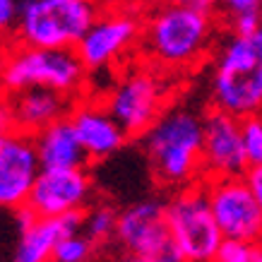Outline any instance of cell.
Listing matches in <instances>:
<instances>
[{
	"label": "cell",
	"mask_w": 262,
	"mask_h": 262,
	"mask_svg": "<svg viewBox=\"0 0 262 262\" xmlns=\"http://www.w3.org/2000/svg\"><path fill=\"white\" fill-rule=\"evenodd\" d=\"M214 19L173 0H154L142 12V60L166 75L198 68L214 36Z\"/></svg>",
	"instance_id": "cell-1"
},
{
	"label": "cell",
	"mask_w": 262,
	"mask_h": 262,
	"mask_svg": "<svg viewBox=\"0 0 262 262\" xmlns=\"http://www.w3.org/2000/svg\"><path fill=\"white\" fill-rule=\"evenodd\" d=\"M202 140L205 120L200 113L183 106L166 108L142 135L154 181L171 192L202 181Z\"/></svg>",
	"instance_id": "cell-2"
},
{
	"label": "cell",
	"mask_w": 262,
	"mask_h": 262,
	"mask_svg": "<svg viewBox=\"0 0 262 262\" xmlns=\"http://www.w3.org/2000/svg\"><path fill=\"white\" fill-rule=\"evenodd\" d=\"M212 106L238 118L262 111V29L219 48L212 72Z\"/></svg>",
	"instance_id": "cell-3"
},
{
	"label": "cell",
	"mask_w": 262,
	"mask_h": 262,
	"mask_svg": "<svg viewBox=\"0 0 262 262\" xmlns=\"http://www.w3.org/2000/svg\"><path fill=\"white\" fill-rule=\"evenodd\" d=\"M89 70L75 48L15 46L0 60V92L15 94L29 87H48L82 99Z\"/></svg>",
	"instance_id": "cell-4"
},
{
	"label": "cell",
	"mask_w": 262,
	"mask_h": 262,
	"mask_svg": "<svg viewBox=\"0 0 262 262\" xmlns=\"http://www.w3.org/2000/svg\"><path fill=\"white\" fill-rule=\"evenodd\" d=\"M101 10L99 0H24L17 39L34 48H77Z\"/></svg>",
	"instance_id": "cell-5"
},
{
	"label": "cell",
	"mask_w": 262,
	"mask_h": 262,
	"mask_svg": "<svg viewBox=\"0 0 262 262\" xmlns=\"http://www.w3.org/2000/svg\"><path fill=\"white\" fill-rule=\"evenodd\" d=\"M166 72L142 63L125 70L103 99L106 111L111 113L130 140H142L157 118L168 108Z\"/></svg>",
	"instance_id": "cell-6"
},
{
	"label": "cell",
	"mask_w": 262,
	"mask_h": 262,
	"mask_svg": "<svg viewBox=\"0 0 262 262\" xmlns=\"http://www.w3.org/2000/svg\"><path fill=\"white\" fill-rule=\"evenodd\" d=\"M166 216L185 262H214L224 233L214 219L205 181L171 192L166 198Z\"/></svg>",
	"instance_id": "cell-7"
},
{
	"label": "cell",
	"mask_w": 262,
	"mask_h": 262,
	"mask_svg": "<svg viewBox=\"0 0 262 262\" xmlns=\"http://www.w3.org/2000/svg\"><path fill=\"white\" fill-rule=\"evenodd\" d=\"M116 238L127 253L142 255L149 262H185L171 236L166 200L161 198H144L125 207L118 216Z\"/></svg>",
	"instance_id": "cell-8"
},
{
	"label": "cell",
	"mask_w": 262,
	"mask_h": 262,
	"mask_svg": "<svg viewBox=\"0 0 262 262\" xmlns=\"http://www.w3.org/2000/svg\"><path fill=\"white\" fill-rule=\"evenodd\" d=\"M140 36H142V12L103 8L75 51L89 72L103 70L120 60L130 48L140 46Z\"/></svg>",
	"instance_id": "cell-9"
},
{
	"label": "cell",
	"mask_w": 262,
	"mask_h": 262,
	"mask_svg": "<svg viewBox=\"0 0 262 262\" xmlns=\"http://www.w3.org/2000/svg\"><path fill=\"white\" fill-rule=\"evenodd\" d=\"M224 238L262 243V209L243 176L202 178Z\"/></svg>",
	"instance_id": "cell-10"
},
{
	"label": "cell",
	"mask_w": 262,
	"mask_h": 262,
	"mask_svg": "<svg viewBox=\"0 0 262 262\" xmlns=\"http://www.w3.org/2000/svg\"><path fill=\"white\" fill-rule=\"evenodd\" d=\"M205 140H202V178H236L250 168L243 147L241 118L233 113L209 106L202 116Z\"/></svg>",
	"instance_id": "cell-11"
},
{
	"label": "cell",
	"mask_w": 262,
	"mask_h": 262,
	"mask_svg": "<svg viewBox=\"0 0 262 262\" xmlns=\"http://www.w3.org/2000/svg\"><path fill=\"white\" fill-rule=\"evenodd\" d=\"M41 173L34 135L8 130L0 135V209L15 212L27 205Z\"/></svg>",
	"instance_id": "cell-12"
},
{
	"label": "cell",
	"mask_w": 262,
	"mask_h": 262,
	"mask_svg": "<svg viewBox=\"0 0 262 262\" xmlns=\"http://www.w3.org/2000/svg\"><path fill=\"white\" fill-rule=\"evenodd\" d=\"M94 183L87 168L41 171L36 176L27 207L41 219L65 216L70 212H84L92 205Z\"/></svg>",
	"instance_id": "cell-13"
},
{
	"label": "cell",
	"mask_w": 262,
	"mask_h": 262,
	"mask_svg": "<svg viewBox=\"0 0 262 262\" xmlns=\"http://www.w3.org/2000/svg\"><path fill=\"white\" fill-rule=\"evenodd\" d=\"M70 123L80 137L84 151L89 154L92 164L113 157L130 140L125 135V130L116 123V118L106 111L103 101H92L87 96L77 99L70 113Z\"/></svg>",
	"instance_id": "cell-14"
},
{
	"label": "cell",
	"mask_w": 262,
	"mask_h": 262,
	"mask_svg": "<svg viewBox=\"0 0 262 262\" xmlns=\"http://www.w3.org/2000/svg\"><path fill=\"white\" fill-rule=\"evenodd\" d=\"M12 113V127L27 135H36L58 120L70 118L77 96L48 87H29L15 94H5Z\"/></svg>",
	"instance_id": "cell-15"
},
{
	"label": "cell",
	"mask_w": 262,
	"mask_h": 262,
	"mask_svg": "<svg viewBox=\"0 0 262 262\" xmlns=\"http://www.w3.org/2000/svg\"><path fill=\"white\" fill-rule=\"evenodd\" d=\"M84 212H70L65 216L36 219L29 229L19 231L10 262H53V250L65 236L80 233Z\"/></svg>",
	"instance_id": "cell-16"
},
{
	"label": "cell",
	"mask_w": 262,
	"mask_h": 262,
	"mask_svg": "<svg viewBox=\"0 0 262 262\" xmlns=\"http://www.w3.org/2000/svg\"><path fill=\"white\" fill-rule=\"evenodd\" d=\"M41 171H63V168H87L92 166L89 154L82 147L70 118H63L53 125L43 127L34 135Z\"/></svg>",
	"instance_id": "cell-17"
},
{
	"label": "cell",
	"mask_w": 262,
	"mask_h": 262,
	"mask_svg": "<svg viewBox=\"0 0 262 262\" xmlns=\"http://www.w3.org/2000/svg\"><path fill=\"white\" fill-rule=\"evenodd\" d=\"M118 216L116 207L108 202H99V205H89L84 209V224H82V233L89 236L96 246L106 243L108 238H116V229H118Z\"/></svg>",
	"instance_id": "cell-18"
},
{
	"label": "cell",
	"mask_w": 262,
	"mask_h": 262,
	"mask_svg": "<svg viewBox=\"0 0 262 262\" xmlns=\"http://www.w3.org/2000/svg\"><path fill=\"white\" fill-rule=\"evenodd\" d=\"M96 243L84 233L65 236L53 250V262H89L96 253Z\"/></svg>",
	"instance_id": "cell-19"
},
{
	"label": "cell",
	"mask_w": 262,
	"mask_h": 262,
	"mask_svg": "<svg viewBox=\"0 0 262 262\" xmlns=\"http://www.w3.org/2000/svg\"><path fill=\"white\" fill-rule=\"evenodd\" d=\"M241 130H243V147L250 166L262 164V111L241 118Z\"/></svg>",
	"instance_id": "cell-20"
},
{
	"label": "cell",
	"mask_w": 262,
	"mask_h": 262,
	"mask_svg": "<svg viewBox=\"0 0 262 262\" xmlns=\"http://www.w3.org/2000/svg\"><path fill=\"white\" fill-rule=\"evenodd\" d=\"M255 243L248 241H238V238H224L219 250H216L214 262H246L253 253Z\"/></svg>",
	"instance_id": "cell-21"
},
{
	"label": "cell",
	"mask_w": 262,
	"mask_h": 262,
	"mask_svg": "<svg viewBox=\"0 0 262 262\" xmlns=\"http://www.w3.org/2000/svg\"><path fill=\"white\" fill-rule=\"evenodd\" d=\"M260 29H262L260 10H250V12L231 15V34H233V36H253V34L260 32Z\"/></svg>",
	"instance_id": "cell-22"
},
{
	"label": "cell",
	"mask_w": 262,
	"mask_h": 262,
	"mask_svg": "<svg viewBox=\"0 0 262 262\" xmlns=\"http://www.w3.org/2000/svg\"><path fill=\"white\" fill-rule=\"evenodd\" d=\"M17 17H19L17 0H0V34L17 27Z\"/></svg>",
	"instance_id": "cell-23"
},
{
	"label": "cell",
	"mask_w": 262,
	"mask_h": 262,
	"mask_svg": "<svg viewBox=\"0 0 262 262\" xmlns=\"http://www.w3.org/2000/svg\"><path fill=\"white\" fill-rule=\"evenodd\" d=\"M173 3L192 10V12L209 15V17H216V12H219V8H222V0H173Z\"/></svg>",
	"instance_id": "cell-24"
},
{
	"label": "cell",
	"mask_w": 262,
	"mask_h": 262,
	"mask_svg": "<svg viewBox=\"0 0 262 262\" xmlns=\"http://www.w3.org/2000/svg\"><path fill=\"white\" fill-rule=\"evenodd\" d=\"M101 8H118V10H135V12H144L154 0H99Z\"/></svg>",
	"instance_id": "cell-25"
},
{
	"label": "cell",
	"mask_w": 262,
	"mask_h": 262,
	"mask_svg": "<svg viewBox=\"0 0 262 262\" xmlns=\"http://www.w3.org/2000/svg\"><path fill=\"white\" fill-rule=\"evenodd\" d=\"M262 0H222V8L229 15H241V12H250V10H260Z\"/></svg>",
	"instance_id": "cell-26"
},
{
	"label": "cell",
	"mask_w": 262,
	"mask_h": 262,
	"mask_svg": "<svg viewBox=\"0 0 262 262\" xmlns=\"http://www.w3.org/2000/svg\"><path fill=\"white\" fill-rule=\"evenodd\" d=\"M243 178H246V183L250 185V190H253L255 200H257V205H260V209H262V164L260 166H250Z\"/></svg>",
	"instance_id": "cell-27"
},
{
	"label": "cell",
	"mask_w": 262,
	"mask_h": 262,
	"mask_svg": "<svg viewBox=\"0 0 262 262\" xmlns=\"http://www.w3.org/2000/svg\"><path fill=\"white\" fill-rule=\"evenodd\" d=\"M12 130V113H10V103H8V96L0 92V135Z\"/></svg>",
	"instance_id": "cell-28"
},
{
	"label": "cell",
	"mask_w": 262,
	"mask_h": 262,
	"mask_svg": "<svg viewBox=\"0 0 262 262\" xmlns=\"http://www.w3.org/2000/svg\"><path fill=\"white\" fill-rule=\"evenodd\" d=\"M246 262H262V243H255L253 253H250V257Z\"/></svg>",
	"instance_id": "cell-29"
},
{
	"label": "cell",
	"mask_w": 262,
	"mask_h": 262,
	"mask_svg": "<svg viewBox=\"0 0 262 262\" xmlns=\"http://www.w3.org/2000/svg\"><path fill=\"white\" fill-rule=\"evenodd\" d=\"M120 262H149L147 260V257H142V255H135V253H127L125 257H123V260Z\"/></svg>",
	"instance_id": "cell-30"
}]
</instances>
